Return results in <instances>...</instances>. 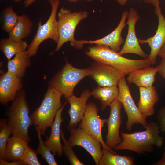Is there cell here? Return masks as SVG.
<instances>
[{
	"label": "cell",
	"mask_w": 165,
	"mask_h": 165,
	"mask_svg": "<svg viewBox=\"0 0 165 165\" xmlns=\"http://www.w3.org/2000/svg\"><path fill=\"white\" fill-rule=\"evenodd\" d=\"M145 129L130 134L121 133L122 141L113 149L129 150L141 155L152 152L154 146L162 147L164 137L159 135L160 130L158 123L152 121L148 122Z\"/></svg>",
	"instance_id": "6da1fadb"
},
{
	"label": "cell",
	"mask_w": 165,
	"mask_h": 165,
	"mask_svg": "<svg viewBox=\"0 0 165 165\" xmlns=\"http://www.w3.org/2000/svg\"><path fill=\"white\" fill-rule=\"evenodd\" d=\"M12 132L9 126L8 120L2 119L0 120V159L6 160L5 150L9 136Z\"/></svg>",
	"instance_id": "4316f807"
},
{
	"label": "cell",
	"mask_w": 165,
	"mask_h": 165,
	"mask_svg": "<svg viewBox=\"0 0 165 165\" xmlns=\"http://www.w3.org/2000/svg\"><path fill=\"white\" fill-rule=\"evenodd\" d=\"M63 94L56 89L48 87L39 107L30 115L33 125L39 129L42 135L51 127L57 113L63 105L61 101Z\"/></svg>",
	"instance_id": "277c9868"
},
{
	"label": "cell",
	"mask_w": 165,
	"mask_h": 165,
	"mask_svg": "<svg viewBox=\"0 0 165 165\" xmlns=\"http://www.w3.org/2000/svg\"><path fill=\"white\" fill-rule=\"evenodd\" d=\"M158 55L161 58L165 57V43L161 48Z\"/></svg>",
	"instance_id": "d590c367"
},
{
	"label": "cell",
	"mask_w": 165,
	"mask_h": 165,
	"mask_svg": "<svg viewBox=\"0 0 165 165\" xmlns=\"http://www.w3.org/2000/svg\"><path fill=\"white\" fill-rule=\"evenodd\" d=\"M99 108L96 104L92 102L87 104L85 112L79 126L92 135L101 143L103 148L107 149L114 153L117 152L109 148L102 138V129L106 123L107 119H102L98 115Z\"/></svg>",
	"instance_id": "9c48e42d"
},
{
	"label": "cell",
	"mask_w": 165,
	"mask_h": 165,
	"mask_svg": "<svg viewBox=\"0 0 165 165\" xmlns=\"http://www.w3.org/2000/svg\"><path fill=\"white\" fill-rule=\"evenodd\" d=\"M152 4L155 7V13L158 18L157 29L154 36L146 39L138 38V40L140 44H148L151 50L148 58L151 65H154L160 51L165 43V17L162 13L159 0H155Z\"/></svg>",
	"instance_id": "8fae6325"
},
{
	"label": "cell",
	"mask_w": 165,
	"mask_h": 165,
	"mask_svg": "<svg viewBox=\"0 0 165 165\" xmlns=\"http://www.w3.org/2000/svg\"><path fill=\"white\" fill-rule=\"evenodd\" d=\"M158 73L165 80V57H162L160 64L156 67Z\"/></svg>",
	"instance_id": "d6a6232c"
},
{
	"label": "cell",
	"mask_w": 165,
	"mask_h": 165,
	"mask_svg": "<svg viewBox=\"0 0 165 165\" xmlns=\"http://www.w3.org/2000/svg\"><path fill=\"white\" fill-rule=\"evenodd\" d=\"M89 13L86 11H71L64 7L61 8L58 13V31L59 39L55 51L57 52L62 46L68 42L77 49L80 50L83 47L78 43L74 37L75 30L79 23L86 19Z\"/></svg>",
	"instance_id": "5b68a950"
},
{
	"label": "cell",
	"mask_w": 165,
	"mask_h": 165,
	"mask_svg": "<svg viewBox=\"0 0 165 165\" xmlns=\"http://www.w3.org/2000/svg\"><path fill=\"white\" fill-rule=\"evenodd\" d=\"M119 92L118 86L101 87L98 86L91 92V95L100 100L102 110L105 109L117 98Z\"/></svg>",
	"instance_id": "603a6c76"
},
{
	"label": "cell",
	"mask_w": 165,
	"mask_h": 165,
	"mask_svg": "<svg viewBox=\"0 0 165 165\" xmlns=\"http://www.w3.org/2000/svg\"><path fill=\"white\" fill-rule=\"evenodd\" d=\"M154 165H165V156L162 157L158 161L155 162Z\"/></svg>",
	"instance_id": "e575fe53"
},
{
	"label": "cell",
	"mask_w": 165,
	"mask_h": 165,
	"mask_svg": "<svg viewBox=\"0 0 165 165\" xmlns=\"http://www.w3.org/2000/svg\"><path fill=\"white\" fill-rule=\"evenodd\" d=\"M3 17L2 28L4 31L9 33L16 25L19 16L11 6H8L4 10Z\"/></svg>",
	"instance_id": "f1b7e54d"
},
{
	"label": "cell",
	"mask_w": 165,
	"mask_h": 165,
	"mask_svg": "<svg viewBox=\"0 0 165 165\" xmlns=\"http://www.w3.org/2000/svg\"><path fill=\"white\" fill-rule=\"evenodd\" d=\"M122 106L117 98L109 105L110 114L106 123L108 130L105 142L106 145L112 149L122 141L119 135V130L122 123L121 111Z\"/></svg>",
	"instance_id": "5bb4252c"
},
{
	"label": "cell",
	"mask_w": 165,
	"mask_h": 165,
	"mask_svg": "<svg viewBox=\"0 0 165 165\" xmlns=\"http://www.w3.org/2000/svg\"><path fill=\"white\" fill-rule=\"evenodd\" d=\"M35 128L39 141V145L36 151L37 154H40L48 165H58L54 157V155L49 149L45 145L44 141L42 139L39 129L38 127H35Z\"/></svg>",
	"instance_id": "83f0119b"
},
{
	"label": "cell",
	"mask_w": 165,
	"mask_h": 165,
	"mask_svg": "<svg viewBox=\"0 0 165 165\" xmlns=\"http://www.w3.org/2000/svg\"><path fill=\"white\" fill-rule=\"evenodd\" d=\"M61 139L63 143V150L64 153L67 158L69 162L72 165H84L77 157L75 154L73 148L68 144L67 140L66 139L63 131L61 130Z\"/></svg>",
	"instance_id": "f546056e"
},
{
	"label": "cell",
	"mask_w": 165,
	"mask_h": 165,
	"mask_svg": "<svg viewBox=\"0 0 165 165\" xmlns=\"http://www.w3.org/2000/svg\"><path fill=\"white\" fill-rule=\"evenodd\" d=\"M164 152H163V156H165V146H164Z\"/></svg>",
	"instance_id": "60d3db41"
},
{
	"label": "cell",
	"mask_w": 165,
	"mask_h": 165,
	"mask_svg": "<svg viewBox=\"0 0 165 165\" xmlns=\"http://www.w3.org/2000/svg\"><path fill=\"white\" fill-rule=\"evenodd\" d=\"M29 112L26 93L21 89L12 101L11 105L6 108V114L13 135L20 137L28 142L30 141L29 128L33 125Z\"/></svg>",
	"instance_id": "3957f363"
},
{
	"label": "cell",
	"mask_w": 165,
	"mask_h": 165,
	"mask_svg": "<svg viewBox=\"0 0 165 165\" xmlns=\"http://www.w3.org/2000/svg\"><path fill=\"white\" fill-rule=\"evenodd\" d=\"M157 73L156 67H148L138 69L130 72L128 75L127 82L129 84L134 83L138 87H149L153 86Z\"/></svg>",
	"instance_id": "ffe728a7"
},
{
	"label": "cell",
	"mask_w": 165,
	"mask_h": 165,
	"mask_svg": "<svg viewBox=\"0 0 165 165\" xmlns=\"http://www.w3.org/2000/svg\"><path fill=\"white\" fill-rule=\"evenodd\" d=\"M23 86L22 79L7 71L0 76V102L7 105L12 101Z\"/></svg>",
	"instance_id": "e0dca14e"
},
{
	"label": "cell",
	"mask_w": 165,
	"mask_h": 165,
	"mask_svg": "<svg viewBox=\"0 0 165 165\" xmlns=\"http://www.w3.org/2000/svg\"><path fill=\"white\" fill-rule=\"evenodd\" d=\"M67 0L69 2H77L79 0ZM85 0L87 1H89V2H91L93 1V0Z\"/></svg>",
	"instance_id": "ab89813d"
},
{
	"label": "cell",
	"mask_w": 165,
	"mask_h": 165,
	"mask_svg": "<svg viewBox=\"0 0 165 165\" xmlns=\"http://www.w3.org/2000/svg\"><path fill=\"white\" fill-rule=\"evenodd\" d=\"M30 57L26 50L18 53L13 58L8 61L7 71L23 79L27 68L31 64Z\"/></svg>",
	"instance_id": "44dd1931"
},
{
	"label": "cell",
	"mask_w": 165,
	"mask_h": 165,
	"mask_svg": "<svg viewBox=\"0 0 165 165\" xmlns=\"http://www.w3.org/2000/svg\"><path fill=\"white\" fill-rule=\"evenodd\" d=\"M127 18L126 24L128 26L127 34L124 44L119 53L122 55L127 53H133L144 59L148 58V55L141 48L136 35L135 25L140 19V16L134 8H130Z\"/></svg>",
	"instance_id": "4fadbf2b"
},
{
	"label": "cell",
	"mask_w": 165,
	"mask_h": 165,
	"mask_svg": "<svg viewBox=\"0 0 165 165\" xmlns=\"http://www.w3.org/2000/svg\"><path fill=\"white\" fill-rule=\"evenodd\" d=\"M85 54L96 62L114 67L124 75L135 70L148 67L151 65L148 58L136 60L126 58L118 52L104 45L89 46Z\"/></svg>",
	"instance_id": "7a4b0ae2"
},
{
	"label": "cell",
	"mask_w": 165,
	"mask_h": 165,
	"mask_svg": "<svg viewBox=\"0 0 165 165\" xmlns=\"http://www.w3.org/2000/svg\"><path fill=\"white\" fill-rule=\"evenodd\" d=\"M89 68V76L93 79L100 86H118L120 79L125 76L110 65L96 61Z\"/></svg>",
	"instance_id": "7c38bea8"
},
{
	"label": "cell",
	"mask_w": 165,
	"mask_h": 165,
	"mask_svg": "<svg viewBox=\"0 0 165 165\" xmlns=\"http://www.w3.org/2000/svg\"><path fill=\"white\" fill-rule=\"evenodd\" d=\"M11 1H13L16 2H20L21 0H10ZM35 0H27L28 2L30 4H31Z\"/></svg>",
	"instance_id": "74e56055"
},
{
	"label": "cell",
	"mask_w": 165,
	"mask_h": 165,
	"mask_svg": "<svg viewBox=\"0 0 165 165\" xmlns=\"http://www.w3.org/2000/svg\"><path fill=\"white\" fill-rule=\"evenodd\" d=\"M121 6L125 5L129 0H115Z\"/></svg>",
	"instance_id": "8d00e7d4"
},
{
	"label": "cell",
	"mask_w": 165,
	"mask_h": 165,
	"mask_svg": "<svg viewBox=\"0 0 165 165\" xmlns=\"http://www.w3.org/2000/svg\"><path fill=\"white\" fill-rule=\"evenodd\" d=\"M134 162L132 156L119 155L103 148L98 165H134Z\"/></svg>",
	"instance_id": "d4e9b609"
},
{
	"label": "cell",
	"mask_w": 165,
	"mask_h": 165,
	"mask_svg": "<svg viewBox=\"0 0 165 165\" xmlns=\"http://www.w3.org/2000/svg\"><path fill=\"white\" fill-rule=\"evenodd\" d=\"M155 0H144L145 3L148 4H152Z\"/></svg>",
	"instance_id": "f35d334b"
},
{
	"label": "cell",
	"mask_w": 165,
	"mask_h": 165,
	"mask_svg": "<svg viewBox=\"0 0 165 165\" xmlns=\"http://www.w3.org/2000/svg\"><path fill=\"white\" fill-rule=\"evenodd\" d=\"M68 103L67 101L58 110L55 116L54 121L51 127V131L50 136L45 141V145L50 150L54 155L57 154L61 157L64 153L63 148L61 141V126L63 122L62 114L64 108Z\"/></svg>",
	"instance_id": "ac0fdd59"
},
{
	"label": "cell",
	"mask_w": 165,
	"mask_h": 165,
	"mask_svg": "<svg viewBox=\"0 0 165 165\" xmlns=\"http://www.w3.org/2000/svg\"><path fill=\"white\" fill-rule=\"evenodd\" d=\"M0 165H23L24 163L20 160L14 161H8L0 159Z\"/></svg>",
	"instance_id": "836d02e7"
},
{
	"label": "cell",
	"mask_w": 165,
	"mask_h": 165,
	"mask_svg": "<svg viewBox=\"0 0 165 165\" xmlns=\"http://www.w3.org/2000/svg\"><path fill=\"white\" fill-rule=\"evenodd\" d=\"M32 26V21L26 15L19 16L17 22L12 30L9 33L10 39L20 42L30 34Z\"/></svg>",
	"instance_id": "cb8c5ba5"
},
{
	"label": "cell",
	"mask_w": 165,
	"mask_h": 165,
	"mask_svg": "<svg viewBox=\"0 0 165 165\" xmlns=\"http://www.w3.org/2000/svg\"><path fill=\"white\" fill-rule=\"evenodd\" d=\"M67 142L72 148L78 146L84 148L92 156L96 165H98L102 155L101 143L79 126L70 130Z\"/></svg>",
	"instance_id": "30bf717a"
},
{
	"label": "cell",
	"mask_w": 165,
	"mask_h": 165,
	"mask_svg": "<svg viewBox=\"0 0 165 165\" xmlns=\"http://www.w3.org/2000/svg\"><path fill=\"white\" fill-rule=\"evenodd\" d=\"M118 86L119 92L117 99L123 106L127 117L126 125L127 129L131 131L133 126L136 124H140L146 128L148 123L147 118L136 105L127 84L125 76L120 79Z\"/></svg>",
	"instance_id": "ba28073f"
},
{
	"label": "cell",
	"mask_w": 165,
	"mask_h": 165,
	"mask_svg": "<svg viewBox=\"0 0 165 165\" xmlns=\"http://www.w3.org/2000/svg\"><path fill=\"white\" fill-rule=\"evenodd\" d=\"M129 12L125 11L122 13L120 21L116 28L111 32L101 38L94 40H77L78 44L83 46L85 44H95L108 46L111 49L118 52L120 46L125 41L121 36L122 31L127 24L126 20Z\"/></svg>",
	"instance_id": "9a60e30c"
},
{
	"label": "cell",
	"mask_w": 165,
	"mask_h": 165,
	"mask_svg": "<svg viewBox=\"0 0 165 165\" xmlns=\"http://www.w3.org/2000/svg\"><path fill=\"white\" fill-rule=\"evenodd\" d=\"M140 98L138 107L145 117L153 116L155 113V105L160 100L156 88L153 86L149 87H138Z\"/></svg>",
	"instance_id": "d6986e66"
},
{
	"label": "cell",
	"mask_w": 165,
	"mask_h": 165,
	"mask_svg": "<svg viewBox=\"0 0 165 165\" xmlns=\"http://www.w3.org/2000/svg\"><path fill=\"white\" fill-rule=\"evenodd\" d=\"M28 144V142L20 137L14 135L9 137L5 150L6 160H20Z\"/></svg>",
	"instance_id": "7402d4cb"
},
{
	"label": "cell",
	"mask_w": 165,
	"mask_h": 165,
	"mask_svg": "<svg viewBox=\"0 0 165 165\" xmlns=\"http://www.w3.org/2000/svg\"><path fill=\"white\" fill-rule=\"evenodd\" d=\"M37 153L28 145L27 146L20 160L25 165H40V163L37 156Z\"/></svg>",
	"instance_id": "4dcf8cb0"
},
{
	"label": "cell",
	"mask_w": 165,
	"mask_h": 165,
	"mask_svg": "<svg viewBox=\"0 0 165 165\" xmlns=\"http://www.w3.org/2000/svg\"><path fill=\"white\" fill-rule=\"evenodd\" d=\"M157 119L160 130L165 132V106L158 110Z\"/></svg>",
	"instance_id": "1f68e13d"
},
{
	"label": "cell",
	"mask_w": 165,
	"mask_h": 165,
	"mask_svg": "<svg viewBox=\"0 0 165 165\" xmlns=\"http://www.w3.org/2000/svg\"><path fill=\"white\" fill-rule=\"evenodd\" d=\"M51 6V11L48 20L42 24L41 20L38 23V28L36 35L27 50L30 57L36 55L40 45L44 40L51 39L57 43L59 39L58 22L56 14L60 4V0H48Z\"/></svg>",
	"instance_id": "52a82bcc"
},
{
	"label": "cell",
	"mask_w": 165,
	"mask_h": 165,
	"mask_svg": "<svg viewBox=\"0 0 165 165\" xmlns=\"http://www.w3.org/2000/svg\"><path fill=\"white\" fill-rule=\"evenodd\" d=\"M89 75V68L80 69L75 67L65 58V64L50 80L48 85L49 87L61 92L66 98L74 95L75 86Z\"/></svg>",
	"instance_id": "8992f818"
},
{
	"label": "cell",
	"mask_w": 165,
	"mask_h": 165,
	"mask_svg": "<svg viewBox=\"0 0 165 165\" xmlns=\"http://www.w3.org/2000/svg\"><path fill=\"white\" fill-rule=\"evenodd\" d=\"M91 95V92L87 89L82 92L79 97L73 95L65 98L70 105L68 111L70 118L67 126L68 130L76 128L77 123L81 121L86 110L87 102Z\"/></svg>",
	"instance_id": "2e32d148"
},
{
	"label": "cell",
	"mask_w": 165,
	"mask_h": 165,
	"mask_svg": "<svg viewBox=\"0 0 165 165\" xmlns=\"http://www.w3.org/2000/svg\"><path fill=\"white\" fill-rule=\"evenodd\" d=\"M28 46L26 41L22 40L20 42H16L8 38L1 40L0 49L9 61L13 56L26 50Z\"/></svg>",
	"instance_id": "484cf974"
}]
</instances>
